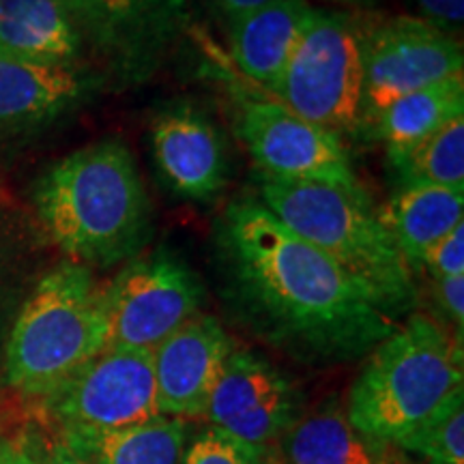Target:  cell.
Instances as JSON below:
<instances>
[{"mask_svg": "<svg viewBox=\"0 0 464 464\" xmlns=\"http://www.w3.org/2000/svg\"><path fill=\"white\" fill-rule=\"evenodd\" d=\"M235 297L266 338L305 357L344 362L379 346L398 318L260 200L239 198L218 224Z\"/></svg>", "mask_w": 464, "mask_h": 464, "instance_id": "cell-1", "label": "cell"}, {"mask_svg": "<svg viewBox=\"0 0 464 464\" xmlns=\"http://www.w3.org/2000/svg\"><path fill=\"white\" fill-rule=\"evenodd\" d=\"M33 205L48 237L75 265L133 258L150 237V202L131 150L103 140L69 153L37 179Z\"/></svg>", "mask_w": 464, "mask_h": 464, "instance_id": "cell-2", "label": "cell"}, {"mask_svg": "<svg viewBox=\"0 0 464 464\" xmlns=\"http://www.w3.org/2000/svg\"><path fill=\"white\" fill-rule=\"evenodd\" d=\"M258 200L288 230L355 277L393 318L409 314L417 301L413 271L368 196L260 172Z\"/></svg>", "mask_w": 464, "mask_h": 464, "instance_id": "cell-3", "label": "cell"}, {"mask_svg": "<svg viewBox=\"0 0 464 464\" xmlns=\"http://www.w3.org/2000/svg\"><path fill=\"white\" fill-rule=\"evenodd\" d=\"M462 340L426 314H413L372 348L348 393V421L393 445L460 396Z\"/></svg>", "mask_w": 464, "mask_h": 464, "instance_id": "cell-4", "label": "cell"}, {"mask_svg": "<svg viewBox=\"0 0 464 464\" xmlns=\"http://www.w3.org/2000/svg\"><path fill=\"white\" fill-rule=\"evenodd\" d=\"M108 346L103 288L84 265L50 271L11 329L5 381L15 392L45 398Z\"/></svg>", "mask_w": 464, "mask_h": 464, "instance_id": "cell-5", "label": "cell"}, {"mask_svg": "<svg viewBox=\"0 0 464 464\" xmlns=\"http://www.w3.org/2000/svg\"><path fill=\"white\" fill-rule=\"evenodd\" d=\"M363 26L365 20L353 14L314 9L293 58L266 95L335 136L363 130Z\"/></svg>", "mask_w": 464, "mask_h": 464, "instance_id": "cell-6", "label": "cell"}, {"mask_svg": "<svg viewBox=\"0 0 464 464\" xmlns=\"http://www.w3.org/2000/svg\"><path fill=\"white\" fill-rule=\"evenodd\" d=\"M224 78L235 102L237 136L260 172L293 181L327 183L368 196L340 136L295 114L276 97L243 80L235 69H226Z\"/></svg>", "mask_w": 464, "mask_h": 464, "instance_id": "cell-7", "label": "cell"}, {"mask_svg": "<svg viewBox=\"0 0 464 464\" xmlns=\"http://www.w3.org/2000/svg\"><path fill=\"white\" fill-rule=\"evenodd\" d=\"M42 400L65 437L123 430L161 415L153 355L131 348L106 346Z\"/></svg>", "mask_w": 464, "mask_h": 464, "instance_id": "cell-8", "label": "cell"}, {"mask_svg": "<svg viewBox=\"0 0 464 464\" xmlns=\"http://www.w3.org/2000/svg\"><path fill=\"white\" fill-rule=\"evenodd\" d=\"M362 65V127L368 130L400 97L464 75V52L454 34L415 15H398L365 20Z\"/></svg>", "mask_w": 464, "mask_h": 464, "instance_id": "cell-9", "label": "cell"}, {"mask_svg": "<svg viewBox=\"0 0 464 464\" xmlns=\"http://www.w3.org/2000/svg\"><path fill=\"white\" fill-rule=\"evenodd\" d=\"M202 286L194 271L166 249L133 258L103 288L108 346L153 351L200 314Z\"/></svg>", "mask_w": 464, "mask_h": 464, "instance_id": "cell-10", "label": "cell"}, {"mask_svg": "<svg viewBox=\"0 0 464 464\" xmlns=\"http://www.w3.org/2000/svg\"><path fill=\"white\" fill-rule=\"evenodd\" d=\"M299 406V393L280 368L247 348H232L205 417L213 430L263 460L301 415Z\"/></svg>", "mask_w": 464, "mask_h": 464, "instance_id": "cell-11", "label": "cell"}, {"mask_svg": "<svg viewBox=\"0 0 464 464\" xmlns=\"http://www.w3.org/2000/svg\"><path fill=\"white\" fill-rule=\"evenodd\" d=\"M89 45L121 78L142 82L189 24L188 0H67Z\"/></svg>", "mask_w": 464, "mask_h": 464, "instance_id": "cell-12", "label": "cell"}, {"mask_svg": "<svg viewBox=\"0 0 464 464\" xmlns=\"http://www.w3.org/2000/svg\"><path fill=\"white\" fill-rule=\"evenodd\" d=\"M222 323L196 314L150 351L160 413L177 420L205 417L208 398L232 351Z\"/></svg>", "mask_w": 464, "mask_h": 464, "instance_id": "cell-13", "label": "cell"}, {"mask_svg": "<svg viewBox=\"0 0 464 464\" xmlns=\"http://www.w3.org/2000/svg\"><path fill=\"white\" fill-rule=\"evenodd\" d=\"M153 155L168 188L191 200H208L228 179L226 144L218 127L191 106H174L155 119Z\"/></svg>", "mask_w": 464, "mask_h": 464, "instance_id": "cell-14", "label": "cell"}, {"mask_svg": "<svg viewBox=\"0 0 464 464\" xmlns=\"http://www.w3.org/2000/svg\"><path fill=\"white\" fill-rule=\"evenodd\" d=\"M89 89L80 67L54 65L0 48V133L48 125Z\"/></svg>", "mask_w": 464, "mask_h": 464, "instance_id": "cell-15", "label": "cell"}, {"mask_svg": "<svg viewBox=\"0 0 464 464\" xmlns=\"http://www.w3.org/2000/svg\"><path fill=\"white\" fill-rule=\"evenodd\" d=\"M263 464H406L402 451L348 421L340 402L301 413L266 451Z\"/></svg>", "mask_w": 464, "mask_h": 464, "instance_id": "cell-16", "label": "cell"}, {"mask_svg": "<svg viewBox=\"0 0 464 464\" xmlns=\"http://www.w3.org/2000/svg\"><path fill=\"white\" fill-rule=\"evenodd\" d=\"M314 9L307 0H276L228 22L232 69L260 91H269L310 24Z\"/></svg>", "mask_w": 464, "mask_h": 464, "instance_id": "cell-17", "label": "cell"}, {"mask_svg": "<svg viewBox=\"0 0 464 464\" xmlns=\"http://www.w3.org/2000/svg\"><path fill=\"white\" fill-rule=\"evenodd\" d=\"M86 45L67 0H0V48L42 63L80 67Z\"/></svg>", "mask_w": 464, "mask_h": 464, "instance_id": "cell-18", "label": "cell"}, {"mask_svg": "<svg viewBox=\"0 0 464 464\" xmlns=\"http://www.w3.org/2000/svg\"><path fill=\"white\" fill-rule=\"evenodd\" d=\"M381 218L411 271H420L428 252L464 224V189L402 185Z\"/></svg>", "mask_w": 464, "mask_h": 464, "instance_id": "cell-19", "label": "cell"}, {"mask_svg": "<svg viewBox=\"0 0 464 464\" xmlns=\"http://www.w3.org/2000/svg\"><path fill=\"white\" fill-rule=\"evenodd\" d=\"M464 116V75L400 97L376 116L368 130L385 144L390 164L396 168L423 140Z\"/></svg>", "mask_w": 464, "mask_h": 464, "instance_id": "cell-20", "label": "cell"}, {"mask_svg": "<svg viewBox=\"0 0 464 464\" xmlns=\"http://www.w3.org/2000/svg\"><path fill=\"white\" fill-rule=\"evenodd\" d=\"M92 464H179L185 451V420L158 415L123 430L65 437Z\"/></svg>", "mask_w": 464, "mask_h": 464, "instance_id": "cell-21", "label": "cell"}, {"mask_svg": "<svg viewBox=\"0 0 464 464\" xmlns=\"http://www.w3.org/2000/svg\"><path fill=\"white\" fill-rule=\"evenodd\" d=\"M402 185L464 189V116L423 140L396 166Z\"/></svg>", "mask_w": 464, "mask_h": 464, "instance_id": "cell-22", "label": "cell"}, {"mask_svg": "<svg viewBox=\"0 0 464 464\" xmlns=\"http://www.w3.org/2000/svg\"><path fill=\"white\" fill-rule=\"evenodd\" d=\"M393 448L421 456L428 464H464V393L400 437Z\"/></svg>", "mask_w": 464, "mask_h": 464, "instance_id": "cell-23", "label": "cell"}, {"mask_svg": "<svg viewBox=\"0 0 464 464\" xmlns=\"http://www.w3.org/2000/svg\"><path fill=\"white\" fill-rule=\"evenodd\" d=\"M179 464H263V460L222 432L208 428L183 451Z\"/></svg>", "mask_w": 464, "mask_h": 464, "instance_id": "cell-24", "label": "cell"}, {"mask_svg": "<svg viewBox=\"0 0 464 464\" xmlns=\"http://www.w3.org/2000/svg\"><path fill=\"white\" fill-rule=\"evenodd\" d=\"M421 269H426L432 280L464 276V224L456 226L428 252Z\"/></svg>", "mask_w": 464, "mask_h": 464, "instance_id": "cell-25", "label": "cell"}, {"mask_svg": "<svg viewBox=\"0 0 464 464\" xmlns=\"http://www.w3.org/2000/svg\"><path fill=\"white\" fill-rule=\"evenodd\" d=\"M417 14L415 17L437 26L439 31L454 34L462 31L464 0H406Z\"/></svg>", "mask_w": 464, "mask_h": 464, "instance_id": "cell-26", "label": "cell"}, {"mask_svg": "<svg viewBox=\"0 0 464 464\" xmlns=\"http://www.w3.org/2000/svg\"><path fill=\"white\" fill-rule=\"evenodd\" d=\"M434 299H437L439 310L443 316L458 329V335L462 338L464 327V276L454 277H439L432 280Z\"/></svg>", "mask_w": 464, "mask_h": 464, "instance_id": "cell-27", "label": "cell"}, {"mask_svg": "<svg viewBox=\"0 0 464 464\" xmlns=\"http://www.w3.org/2000/svg\"><path fill=\"white\" fill-rule=\"evenodd\" d=\"M39 458L26 440L0 439V464H39Z\"/></svg>", "mask_w": 464, "mask_h": 464, "instance_id": "cell-28", "label": "cell"}, {"mask_svg": "<svg viewBox=\"0 0 464 464\" xmlns=\"http://www.w3.org/2000/svg\"><path fill=\"white\" fill-rule=\"evenodd\" d=\"M39 464H92L84 454H80L78 450L72 448L65 439L58 437L54 443L50 445L45 456H42Z\"/></svg>", "mask_w": 464, "mask_h": 464, "instance_id": "cell-29", "label": "cell"}, {"mask_svg": "<svg viewBox=\"0 0 464 464\" xmlns=\"http://www.w3.org/2000/svg\"><path fill=\"white\" fill-rule=\"evenodd\" d=\"M211 3L216 5L218 11L226 17V20L232 22L237 20V17L249 14V11H256L260 7H265V5L276 3V0H211Z\"/></svg>", "mask_w": 464, "mask_h": 464, "instance_id": "cell-30", "label": "cell"}, {"mask_svg": "<svg viewBox=\"0 0 464 464\" xmlns=\"http://www.w3.org/2000/svg\"><path fill=\"white\" fill-rule=\"evenodd\" d=\"M334 5H344V7H365V5H372L376 0H327Z\"/></svg>", "mask_w": 464, "mask_h": 464, "instance_id": "cell-31", "label": "cell"}]
</instances>
